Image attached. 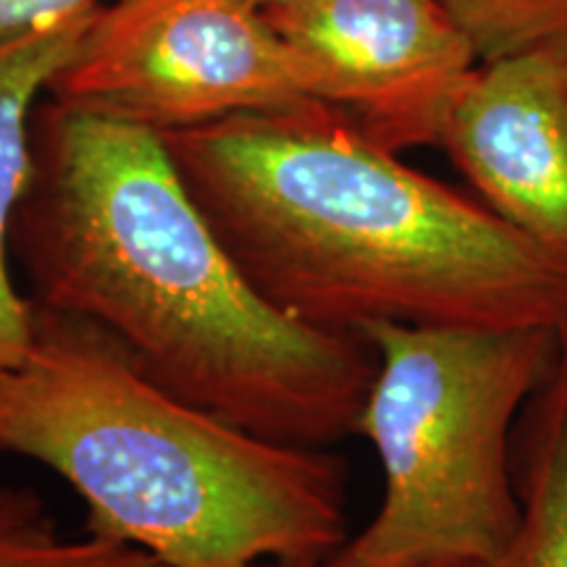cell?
Segmentation results:
<instances>
[{
	"label": "cell",
	"mask_w": 567,
	"mask_h": 567,
	"mask_svg": "<svg viewBox=\"0 0 567 567\" xmlns=\"http://www.w3.org/2000/svg\"><path fill=\"white\" fill-rule=\"evenodd\" d=\"M101 6V0H0V48Z\"/></svg>",
	"instance_id": "cell-12"
},
{
	"label": "cell",
	"mask_w": 567,
	"mask_h": 567,
	"mask_svg": "<svg viewBox=\"0 0 567 567\" xmlns=\"http://www.w3.org/2000/svg\"><path fill=\"white\" fill-rule=\"evenodd\" d=\"M11 258L34 308L97 329L166 392L284 444L358 434L375 350L255 292L158 132L40 101Z\"/></svg>",
	"instance_id": "cell-1"
},
{
	"label": "cell",
	"mask_w": 567,
	"mask_h": 567,
	"mask_svg": "<svg viewBox=\"0 0 567 567\" xmlns=\"http://www.w3.org/2000/svg\"><path fill=\"white\" fill-rule=\"evenodd\" d=\"M45 95L158 134L316 103L255 0L101 6Z\"/></svg>",
	"instance_id": "cell-5"
},
{
	"label": "cell",
	"mask_w": 567,
	"mask_h": 567,
	"mask_svg": "<svg viewBox=\"0 0 567 567\" xmlns=\"http://www.w3.org/2000/svg\"><path fill=\"white\" fill-rule=\"evenodd\" d=\"M0 450L59 473L90 534L163 567L323 565L347 542L344 463L326 446L239 429L34 305L30 347L0 373Z\"/></svg>",
	"instance_id": "cell-3"
},
{
	"label": "cell",
	"mask_w": 567,
	"mask_h": 567,
	"mask_svg": "<svg viewBox=\"0 0 567 567\" xmlns=\"http://www.w3.org/2000/svg\"><path fill=\"white\" fill-rule=\"evenodd\" d=\"M439 147L496 216L567 260V42L481 61Z\"/></svg>",
	"instance_id": "cell-7"
},
{
	"label": "cell",
	"mask_w": 567,
	"mask_h": 567,
	"mask_svg": "<svg viewBox=\"0 0 567 567\" xmlns=\"http://www.w3.org/2000/svg\"><path fill=\"white\" fill-rule=\"evenodd\" d=\"M431 567H505L494 563H446V565H431Z\"/></svg>",
	"instance_id": "cell-13"
},
{
	"label": "cell",
	"mask_w": 567,
	"mask_h": 567,
	"mask_svg": "<svg viewBox=\"0 0 567 567\" xmlns=\"http://www.w3.org/2000/svg\"><path fill=\"white\" fill-rule=\"evenodd\" d=\"M0 567H163L124 542L63 536L45 502L30 488L0 486Z\"/></svg>",
	"instance_id": "cell-10"
},
{
	"label": "cell",
	"mask_w": 567,
	"mask_h": 567,
	"mask_svg": "<svg viewBox=\"0 0 567 567\" xmlns=\"http://www.w3.org/2000/svg\"><path fill=\"white\" fill-rule=\"evenodd\" d=\"M565 331L363 326L379 365L358 434L384 467V499L321 567L505 565L523 520L515 429Z\"/></svg>",
	"instance_id": "cell-4"
},
{
	"label": "cell",
	"mask_w": 567,
	"mask_h": 567,
	"mask_svg": "<svg viewBox=\"0 0 567 567\" xmlns=\"http://www.w3.org/2000/svg\"><path fill=\"white\" fill-rule=\"evenodd\" d=\"M255 3H260V6H271V3H276V0H255Z\"/></svg>",
	"instance_id": "cell-15"
},
{
	"label": "cell",
	"mask_w": 567,
	"mask_h": 567,
	"mask_svg": "<svg viewBox=\"0 0 567 567\" xmlns=\"http://www.w3.org/2000/svg\"><path fill=\"white\" fill-rule=\"evenodd\" d=\"M481 61L567 42V0H444Z\"/></svg>",
	"instance_id": "cell-11"
},
{
	"label": "cell",
	"mask_w": 567,
	"mask_h": 567,
	"mask_svg": "<svg viewBox=\"0 0 567 567\" xmlns=\"http://www.w3.org/2000/svg\"><path fill=\"white\" fill-rule=\"evenodd\" d=\"M95 13L97 9L0 48V373L19 365L32 339V302L17 289L9 266L11 224L30 176L32 116Z\"/></svg>",
	"instance_id": "cell-8"
},
{
	"label": "cell",
	"mask_w": 567,
	"mask_h": 567,
	"mask_svg": "<svg viewBox=\"0 0 567 567\" xmlns=\"http://www.w3.org/2000/svg\"><path fill=\"white\" fill-rule=\"evenodd\" d=\"M258 567H321V563H264Z\"/></svg>",
	"instance_id": "cell-14"
},
{
	"label": "cell",
	"mask_w": 567,
	"mask_h": 567,
	"mask_svg": "<svg viewBox=\"0 0 567 567\" xmlns=\"http://www.w3.org/2000/svg\"><path fill=\"white\" fill-rule=\"evenodd\" d=\"M515 429L523 520L505 567H567V331L555 371Z\"/></svg>",
	"instance_id": "cell-9"
},
{
	"label": "cell",
	"mask_w": 567,
	"mask_h": 567,
	"mask_svg": "<svg viewBox=\"0 0 567 567\" xmlns=\"http://www.w3.org/2000/svg\"><path fill=\"white\" fill-rule=\"evenodd\" d=\"M264 9L310 101L392 153L442 142L481 63L444 0H276Z\"/></svg>",
	"instance_id": "cell-6"
},
{
	"label": "cell",
	"mask_w": 567,
	"mask_h": 567,
	"mask_svg": "<svg viewBox=\"0 0 567 567\" xmlns=\"http://www.w3.org/2000/svg\"><path fill=\"white\" fill-rule=\"evenodd\" d=\"M213 231L284 316L567 329V260L323 103L161 134Z\"/></svg>",
	"instance_id": "cell-2"
},
{
	"label": "cell",
	"mask_w": 567,
	"mask_h": 567,
	"mask_svg": "<svg viewBox=\"0 0 567 567\" xmlns=\"http://www.w3.org/2000/svg\"><path fill=\"white\" fill-rule=\"evenodd\" d=\"M0 455H3V450H0Z\"/></svg>",
	"instance_id": "cell-16"
}]
</instances>
